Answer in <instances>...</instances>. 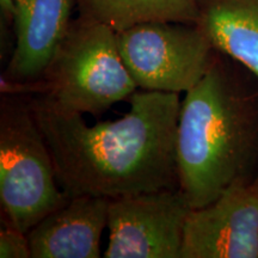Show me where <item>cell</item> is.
I'll return each instance as SVG.
<instances>
[{"mask_svg":"<svg viewBox=\"0 0 258 258\" xmlns=\"http://www.w3.org/2000/svg\"><path fill=\"white\" fill-rule=\"evenodd\" d=\"M195 24L215 49L258 78V0H198Z\"/></svg>","mask_w":258,"mask_h":258,"instance_id":"cell-10","label":"cell"},{"mask_svg":"<svg viewBox=\"0 0 258 258\" xmlns=\"http://www.w3.org/2000/svg\"><path fill=\"white\" fill-rule=\"evenodd\" d=\"M74 0H32L25 9H16L14 17L15 49L3 71L11 82H37L71 22Z\"/></svg>","mask_w":258,"mask_h":258,"instance_id":"cell-9","label":"cell"},{"mask_svg":"<svg viewBox=\"0 0 258 258\" xmlns=\"http://www.w3.org/2000/svg\"><path fill=\"white\" fill-rule=\"evenodd\" d=\"M29 96L0 99V205L6 225L23 233L69 201Z\"/></svg>","mask_w":258,"mask_h":258,"instance_id":"cell-4","label":"cell"},{"mask_svg":"<svg viewBox=\"0 0 258 258\" xmlns=\"http://www.w3.org/2000/svg\"><path fill=\"white\" fill-rule=\"evenodd\" d=\"M180 258H258V188L235 184L191 209Z\"/></svg>","mask_w":258,"mask_h":258,"instance_id":"cell-7","label":"cell"},{"mask_svg":"<svg viewBox=\"0 0 258 258\" xmlns=\"http://www.w3.org/2000/svg\"><path fill=\"white\" fill-rule=\"evenodd\" d=\"M178 186L192 209L258 175V78L218 51L180 103L176 135Z\"/></svg>","mask_w":258,"mask_h":258,"instance_id":"cell-2","label":"cell"},{"mask_svg":"<svg viewBox=\"0 0 258 258\" xmlns=\"http://www.w3.org/2000/svg\"><path fill=\"white\" fill-rule=\"evenodd\" d=\"M35 120L69 198L105 199L178 186L176 135L179 93L135 91L129 111L88 125L83 115L57 108L46 95L29 96Z\"/></svg>","mask_w":258,"mask_h":258,"instance_id":"cell-1","label":"cell"},{"mask_svg":"<svg viewBox=\"0 0 258 258\" xmlns=\"http://www.w3.org/2000/svg\"><path fill=\"white\" fill-rule=\"evenodd\" d=\"M16 4V9H25L31 4L32 0H14Z\"/></svg>","mask_w":258,"mask_h":258,"instance_id":"cell-13","label":"cell"},{"mask_svg":"<svg viewBox=\"0 0 258 258\" xmlns=\"http://www.w3.org/2000/svg\"><path fill=\"white\" fill-rule=\"evenodd\" d=\"M80 17L116 32L148 22L195 23L198 0H74Z\"/></svg>","mask_w":258,"mask_h":258,"instance_id":"cell-11","label":"cell"},{"mask_svg":"<svg viewBox=\"0 0 258 258\" xmlns=\"http://www.w3.org/2000/svg\"><path fill=\"white\" fill-rule=\"evenodd\" d=\"M109 201L82 195L70 198L28 232L32 258H99L108 228Z\"/></svg>","mask_w":258,"mask_h":258,"instance_id":"cell-8","label":"cell"},{"mask_svg":"<svg viewBox=\"0 0 258 258\" xmlns=\"http://www.w3.org/2000/svg\"><path fill=\"white\" fill-rule=\"evenodd\" d=\"M42 79L46 95L64 111L99 116L128 101L138 86L122 60L117 32L78 16L72 19Z\"/></svg>","mask_w":258,"mask_h":258,"instance_id":"cell-3","label":"cell"},{"mask_svg":"<svg viewBox=\"0 0 258 258\" xmlns=\"http://www.w3.org/2000/svg\"><path fill=\"white\" fill-rule=\"evenodd\" d=\"M179 188L110 199L105 258H180L191 211Z\"/></svg>","mask_w":258,"mask_h":258,"instance_id":"cell-6","label":"cell"},{"mask_svg":"<svg viewBox=\"0 0 258 258\" xmlns=\"http://www.w3.org/2000/svg\"><path fill=\"white\" fill-rule=\"evenodd\" d=\"M253 184H254V185H256V186H257V188H258V175H257V177H256V179H254V180H253Z\"/></svg>","mask_w":258,"mask_h":258,"instance_id":"cell-14","label":"cell"},{"mask_svg":"<svg viewBox=\"0 0 258 258\" xmlns=\"http://www.w3.org/2000/svg\"><path fill=\"white\" fill-rule=\"evenodd\" d=\"M0 257L29 258L31 257L28 235L12 226L6 225L0 231Z\"/></svg>","mask_w":258,"mask_h":258,"instance_id":"cell-12","label":"cell"},{"mask_svg":"<svg viewBox=\"0 0 258 258\" xmlns=\"http://www.w3.org/2000/svg\"><path fill=\"white\" fill-rule=\"evenodd\" d=\"M122 60L139 90L188 92L218 50L195 23L148 22L117 32Z\"/></svg>","mask_w":258,"mask_h":258,"instance_id":"cell-5","label":"cell"}]
</instances>
